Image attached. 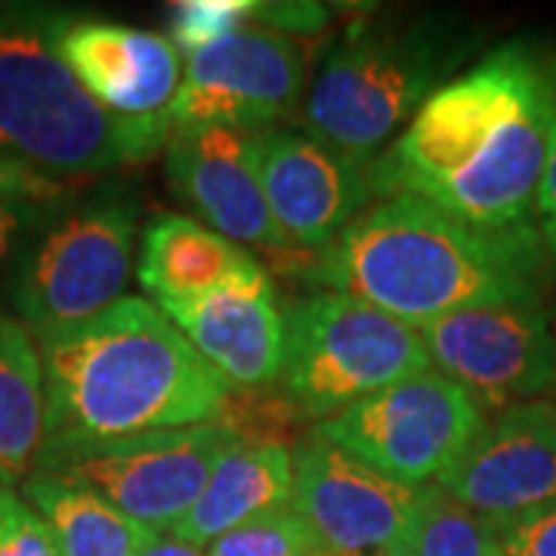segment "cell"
<instances>
[{
    "instance_id": "obj_10",
    "label": "cell",
    "mask_w": 556,
    "mask_h": 556,
    "mask_svg": "<svg viewBox=\"0 0 556 556\" xmlns=\"http://www.w3.org/2000/svg\"><path fill=\"white\" fill-rule=\"evenodd\" d=\"M417 331L433 368L482 408L556 399V328L541 303L460 309Z\"/></svg>"
},
{
    "instance_id": "obj_11",
    "label": "cell",
    "mask_w": 556,
    "mask_h": 556,
    "mask_svg": "<svg viewBox=\"0 0 556 556\" xmlns=\"http://www.w3.org/2000/svg\"><path fill=\"white\" fill-rule=\"evenodd\" d=\"M303 90L306 50L300 38L251 22L189 56L174 102V127L263 134L281 127Z\"/></svg>"
},
{
    "instance_id": "obj_4",
    "label": "cell",
    "mask_w": 556,
    "mask_h": 556,
    "mask_svg": "<svg viewBox=\"0 0 556 556\" xmlns=\"http://www.w3.org/2000/svg\"><path fill=\"white\" fill-rule=\"evenodd\" d=\"M72 13L0 7V161L47 177H97L149 161L167 137L112 118L60 53Z\"/></svg>"
},
{
    "instance_id": "obj_19",
    "label": "cell",
    "mask_w": 556,
    "mask_h": 556,
    "mask_svg": "<svg viewBox=\"0 0 556 556\" xmlns=\"http://www.w3.org/2000/svg\"><path fill=\"white\" fill-rule=\"evenodd\" d=\"M257 266L251 251L192 217L161 214L139 236V288L155 306L201 298Z\"/></svg>"
},
{
    "instance_id": "obj_30",
    "label": "cell",
    "mask_w": 556,
    "mask_h": 556,
    "mask_svg": "<svg viewBox=\"0 0 556 556\" xmlns=\"http://www.w3.org/2000/svg\"><path fill=\"white\" fill-rule=\"evenodd\" d=\"M535 226L544 244H547V251L556 257V121L554 139H551V159H547V170H544L541 189H538Z\"/></svg>"
},
{
    "instance_id": "obj_1",
    "label": "cell",
    "mask_w": 556,
    "mask_h": 556,
    "mask_svg": "<svg viewBox=\"0 0 556 556\" xmlns=\"http://www.w3.org/2000/svg\"><path fill=\"white\" fill-rule=\"evenodd\" d=\"M556 121V56L517 38L448 78L368 167L380 199L415 195L489 232H535Z\"/></svg>"
},
{
    "instance_id": "obj_32",
    "label": "cell",
    "mask_w": 556,
    "mask_h": 556,
    "mask_svg": "<svg viewBox=\"0 0 556 556\" xmlns=\"http://www.w3.org/2000/svg\"><path fill=\"white\" fill-rule=\"evenodd\" d=\"M368 556H417L415 554V538L402 535V538H396V541H390L387 547H380V551H375V554H368Z\"/></svg>"
},
{
    "instance_id": "obj_27",
    "label": "cell",
    "mask_w": 556,
    "mask_h": 556,
    "mask_svg": "<svg viewBox=\"0 0 556 556\" xmlns=\"http://www.w3.org/2000/svg\"><path fill=\"white\" fill-rule=\"evenodd\" d=\"M53 211H56L53 201L0 199V273L13 269L25 241L53 217Z\"/></svg>"
},
{
    "instance_id": "obj_24",
    "label": "cell",
    "mask_w": 556,
    "mask_h": 556,
    "mask_svg": "<svg viewBox=\"0 0 556 556\" xmlns=\"http://www.w3.org/2000/svg\"><path fill=\"white\" fill-rule=\"evenodd\" d=\"M254 0H179L170 3V40L174 47L195 56L204 47L251 25Z\"/></svg>"
},
{
    "instance_id": "obj_28",
    "label": "cell",
    "mask_w": 556,
    "mask_h": 556,
    "mask_svg": "<svg viewBox=\"0 0 556 556\" xmlns=\"http://www.w3.org/2000/svg\"><path fill=\"white\" fill-rule=\"evenodd\" d=\"M331 20L328 7L321 3H254L251 22L273 28L291 38H313Z\"/></svg>"
},
{
    "instance_id": "obj_25",
    "label": "cell",
    "mask_w": 556,
    "mask_h": 556,
    "mask_svg": "<svg viewBox=\"0 0 556 556\" xmlns=\"http://www.w3.org/2000/svg\"><path fill=\"white\" fill-rule=\"evenodd\" d=\"M0 556H62L50 526L13 485H0Z\"/></svg>"
},
{
    "instance_id": "obj_23",
    "label": "cell",
    "mask_w": 556,
    "mask_h": 556,
    "mask_svg": "<svg viewBox=\"0 0 556 556\" xmlns=\"http://www.w3.org/2000/svg\"><path fill=\"white\" fill-rule=\"evenodd\" d=\"M204 556H334L321 538L291 510L281 507L273 514L244 522L239 529L219 535L207 544Z\"/></svg>"
},
{
    "instance_id": "obj_5",
    "label": "cell",
    "mask_w": 556,
    "mask_h": 556,
    "mask_svg": "<svg viewBox=\"0 0 556 556\" xmlns=\"http://www.w3.org/2000/svg\"><path fill=\"white\" fill-rule=\"evenodd\" d=\"M467 50V35L437 13L358 16L321 53L300 105L303 130L371 167Z\"/></svg>"
},
{
    "instance_id": "obj_21",
    "label": "cell",
    "mask_w": 556,
    "mask_h": 556,
    "mask_svg": "<svg viewBox=\"0 0 556 556\" xmlns=\"http://www.w3.org/2000/svg\"><path fill=\"white\" fill-rule=\"evenodd\" d=\"M20 492L50 526L62 556H139L152 538L161 535L68 479L31 473Z\"/></svg>"
},
{
    "instance_id": "obj_8",
    "label": "cell",
    "mask_w": 556,
    "mask_h": 556,
    "mask_svg": "<svg viewBox=\"0 0 556 556\" xmlns=\"http://www.w3.org/2000/svg\"><path fill=\"white\" fill-rule=\"evenodd\" d=\"M244 437L223 417L182 430L56 445L40 452L35 473L78 482L124 517L164 535L195 507L219 457Z\"/></svg>"
},
{
    "instance_id": "obj_12",
    "label": "cell",
    "mask_w": 556,
    "mask_h": 556,
    "mask_svg": "<svg viewBox=\"0 0 556 556\" xmlns=\"http://www.w3.org/2000/svg\"><path fill=\"white\" fill-rule=\"evenodd\" d=\"M291 510L334 556H368L415 532L427 485L412 489L383 477L313 430L291 448Z\"/></svg>"
},
{
    "instance_id": "obj_20",
    "label": "cell",
    "mask_w": 556,
    "mask_h": 556,
    "mask_svg": "<svg viewBox=\"0 0 556 556\" xmlns=\"http://www.w3.org/2000/svg\"><path fill=\"white\" fill-rule=\"evenodd\" d=\"M47 442V383L35 334L0 313V485L22 489Z\"/></svg>"
},
{
    "instance_id": "obj_31",
    "label": "cell",
    "mask_w": 556,
    "mask_h": 556,
    "mask_svg": "<svg viewBox=\"0 0 556 556\" xmlns=\"http://www.w3.org/2000/svg\"><path fill=\"white\" fill-rule=\"evenodd\" d=\"M139 556H204L201 554V547H192V544H182L174 535H155L142 551Z\"/></svg>"
},
{
    "instance_id": "obj_33",
    "label": "cell",
    "mask_w": 556,
    "mask_h": 556,
    "mask_svg": "<svg viewBox=\"0 0 556 556\" xmlns=\"http://www.w3.org/2000/svg\"><path fill=\"white\" fill-rule=\"evenodd\" d=\"M551 402H554V405H556V399H551Z\"/></svg>"
},
{
    "instance_id": "obj_17",
    "label": "cell",
    "mask_w": 556,
    "mask_h": 556,
    "mask_svg": "<svg viewBox=\"0 0 556 556\" xmlns=\"http://www.w3.org/2000/svg\"><path fill=\"white\" fill-rule=\"evenodd\" d=\"M159 309L232 390L260 393L281 378L285 313L263 266Z\"/></svg>"
},
{
    "instance_id": "obj_22",
    "label": "cell",
    "mask_w": 556,
    "mask_h": 556,
    "mask_svg": "<svg viewBox=\"0 0 556 556\" xmlns=\"http://www.w3.org/2000/svg\"><path fill=\"white\" fill-rule=\"evenodd\" d=\"M412 538L417 556H507L492 519L467 510L437 485L424 489Z\"/></svg>"
},
{
    "instance_id": "obj_2",
    "label": "cell",
    "mask_w": 556,
    "mask_h": 556,
    "mask_svg": "<svg viewBox=\"0 0 556 556\" xmlns=\"http://www.w3.org/2000/svg\"><path fill=\"white\" fill-rule=\"evenodd\" d=\"M300 276L321 291L368 300L424 328L477 306L541 303L547 244L541 232H489L415 195L362 211Z\"/></svg>"
},
{
    "instance_id": "obj_9",
    "label": "cell",
    "mask_w": 556,
    "mask_h": 556,
    "mask_svg": "<svg viewBox=\"0 0 556 556\" xmlns=\"http://www.w3.org/2000/svg\"><path fill=\"white\" fill-rule=\"evenodd\" d=\"M485 408L457 380L427 368L358 399L313 433L402 485H437L485 430Z\"/></svg>"
},
{
    "instance_id": "obj_6",
    "label": "cell",
    "mask_w": 556,
    "mask_h": 556,
    "mask_svg": "<svg viewBox=\"0 0 556 556\" xmlns=\"http://www.w3.org/2000/svg\"><path fill=\"white\" fill-rule=\"evenodd\" d=\"M427 368L433 362L415 325L368 300L316 291L285 313L278 390L298 420H328Z\"/></svg>"
},
{
    "instance_id": "obj_16",
    "label": "cell",
    "mask_w": 556,
    "mask_h": 556,
    "mask_svg": "<svg viewBox=\"0 0 556 556\" xmlns=\"http://www.w3.org/2000/svg\"><path fill=\"white\" fill-rule=\"evenodd\" d=\"M437 489L485 519H510L556 501V405L497 412Z\"/></svg>"
},
{
    "instance_id": "obj_7",
    "label": "cell",
    "mask_w": 556,
    "mask_h": 556,
    "mask_svg": "<svg viewBox=\"0 0 556 556\" xmlns=\"http://www.w3.org/2000/svg\"><path fill=\"white\" fill-rule=\"evenodd\" d=\"M139 199L105 186L56 207L25 241L7 276V294L31 334L97 318L124 300L134 273Z\"/></svg>"
},
{
    "instance_id": "obj_15",
    "label": "cell",
    "mask_w": 556,
    "mask_h": 556,
    "mask_svg": "<svg viewBox=\"0 0 556 556\" xmlns=\"http://www.w3.org/2000/svg\"><path fill=\"white\" fill-rule=\"evenodd\" d=\"M167 179L179 199L236 244L291 260L298 251L278 229L263 195L254 134L229 127H174L164 146Z\"/></svg>"
},
{
    "instance_id": "obj_26",
    "label": "cell",
    "mask_w": 556,
    "mask_h": 556,
    "mask_svg": "<svg viewBox=\"0 0 556 556\" xmlns=\"http://www.w3.org/2000/svg\"><path fill=\"white\" fill-rule=\"evenodd\" d=\"M492 526L507 556H556V501Z\"/></svg>"
},
{
    "instance_id": "obj_13",
    "label": "cell",
    "mask_w": 556,
    "mask_h": 556,
    "mask_svg": "<svg viewBox=\"0 0 556 556\" xmlns=\"http://www.w3.org/2000/svg\"><path fill=\"white\" fill-rule=\"evenodd\" d=\"M263 195L298 254H316L375 199L368 164L288 124L254 134Z\"/></svg>"
},
{
    "instance_id": "obj_29",
    "label": "cell",
    "mask_w": 556,
    "mask_h": 556,
    "mask_svg": "<svg viewBox=\"0 0 556 556\" xmlns=\"http://www.w3.org/2000/svg\"><path fill=\"white\" fill-rule=\"evenodd\" d=\"M62 195V182L56 177L38 174L16 161H0V199H35L53 201Z\"/></svg>"
},
{
    "instance_id": "obj_3",
    "label": "cell",
    "mask_w": 556,
    "mask_h": 556,
    "mask_svg": "<svg viewBox=\"0 0 556 556\" xmlns=\"http://www.w3.org/2000/svg\"><path fill=\"white\" fill-rule=\"evenodd\" d=\"M35 340L47 383L43 448L214 424L236 399L146 298H124L97 318Z\"/></svg>"
},
{
    "instance_id": "obj_18",
    "label": "cell",
    "mask_w": 556,
    "mask_h": 556,
    "mask_svg": "<svg viewBox=\"0 0 556 556\" xmlns=\"http://www.w3.org/2000/svg\"><path fill=\"white\" fill-rule=\"evenodd\" d=\"M291 448L276 437H244L219 457L195 507L170 529V535L192 547H207L251 519L291 507Z\"/></svg>"
},
{
    "instance_id": "obj_14",
    "label": "cell",
    "mask_w": 556,
    "mask_h": 556,
    "mask_svg": "<svg viewBox=\"0 0 556 556\" xmlns=\"http://www.w3.org/2000/svg\"><path fill=\"white\" fill-rule=\"evenodd\" d=\"M60 53L80 87L112 118L170 137L182 84L174 40L121 22L68 16L60 31Z\"/></svg>"
}]
</instances>
